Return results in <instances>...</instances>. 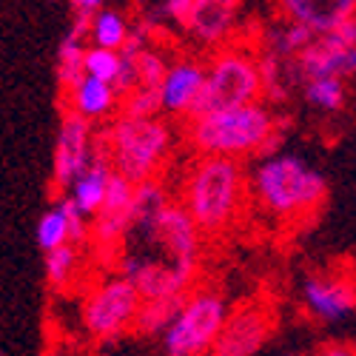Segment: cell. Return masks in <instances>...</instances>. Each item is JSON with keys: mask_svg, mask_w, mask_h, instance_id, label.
I'll use <instances>...</instances> for the list:
<instances>
[{"mask_svg": "<svg viewBox=\"0 0 356 356\" xmlns=\"http://www.w3.org/2000/svg\"><path fill=\"white\" fill-rule=\"evenodd\" d=\"M243 23V3L236 0H197L186 32H191L205 46H231L236 29Z\"/></svg>", "mask_w": 356, "mask_h": 356, "instance_id": "16", "label": "cell"}, {"mask_svg": "<svg viewBox=\"0 0 356 356\" xmlns=\"http://www.w3.org/2000/svg\"><path fill=\"white\" fill-rule=\"evenodd\" d=\"M202 88H205V63L194 60V57H177V60H171L165 80L160 86L163 114L188 120L202 97Z\"/></svg>", "mask_w": 356, "mask_h": 356, "instance_id": "15", "label": "cell"}, {"mask_svg": "<svg viewBox=\"0 0 356 356\" xmlns=\"http://www.w3.org/2000/svg\"><path fill=\"white\" fill-rule=\"evenodd\" d=\"M80 268V248L74 245H66V248H57L51 254H46V280L54 291L66 288L74 274Z\"/></svg>", "mask_w": 356, "mask_h": 356, "instance_id": "25", "label": "cell"}, {"mask_svg": "<svg viewBox=\"0 0 356 356\" xmlns=\"http://www.w3.org/2000/svg\"><path fill=\"white\" fill-rule=\"evenodd\" d=\"M123 277L134 282L143 302H154V300H180V296H188L197 274L177 268L168 259L129 257L123 262Z\"/></svg>", "mask_w": 356, "mask_h": 356, "instance_id": "13", "label": "cell"}, {"mask_svg": "<svg viewBox=\"0 0 356 356\" xmlns=\"http://www.w3.org/2000/svg\"><path fill=\"white\" fill-rule=\"evenodd\" d=\"M171 145L174 131L171 123L163 117H157V120H131V117L117 114L106 126L97 152L111 163L117 174L140 186L145 180H157V171L168 160Z\"/></svg>", "mask_w": 356, "mask_h": 356, "instance_id": "4", "label": "cell"}, {"mask_svg": "<svg viewBox=\"0 0 356 356\" xmlns=\"http://www.w3.org/2000/svg\"><path fill=\"white\" fill-rule=\"evenodd\" d=\"M0 356H9V353H3V350H0Z\"/></svg>", "mask_w": 356, "mask_h": 356, "instance_id": "34", "label": "cell"}, {"mask_svg": "<svg viewBox=\"0 0 356 356\" xmlns=\"http://www.w3.org/2000/svg\"><path fill=\"white\" fill-rule=\"evenodd\" d=\"M280 356H311V353H302V350H285V353H280Z\"/></svg>", "mask_w": 356, "mask_h": 356, "instance_id": "32", "label": "cell"}, {"mask_svg": "<svg viewBox=\"0 0 356 356\" xmlns=\"http://www.w3.org/2000/svg\"><path fill=\"white\" fill-rule=\"evenodd\" d=\"M228 305L220 291L197 288L186 296L183 308L177 311L174 322L163 334V353L165 356H211L225 319Z\"/></svg>", "mask_w": 356, "mask_h": 356, "instance_id": "6", "label": "cell"}, {"mask_svg": "<svg viewBox=\"0 0 356 356\" xmlns=\"http://www.w3.org/2000/svg\"><path fill=\"white\" fill-rule=\"evenodd\" d=\"M120 69H123L120 51H108V49H97V46L86 49V77L108 83V86H117Z\"/></svg>", "mask_w": 356, "mask_h": 356, "instance_id": "26", "label": "cell"}, {"mask_svg": "<svg viewBox=\"0 0 356 356\" xmlns=\"http://www.w3.org/2000/svg\"><path fill=\"white\" fill-rule=\"evenodd\" d=\"M120 103H123V97L114 86L83 77L69 92V108L66 111L83 117L88 123H97V120H108L111 114L120 111Z\"/></svg>", "mask_w": 356, "mask_h": 356, "instance_id": "19", "label": "cell"}, {"mask_svg": "<svg viewBox=\"0 0 356 356\" xmlns=\"http://www.w3.org/2000/svg\"><path fill=\"white\" fill-rule=\"evenodd\" d=\"M134 194H137V186L114 171L108 197L103 202L100 214L92 220V243L97 248H117L123 236L129 231H134V225H137Z\"/></svg>", "mask_w": 356, "mask_h": 356, "instance_id": "14", "label": "cell"}, {"mask_svg": "<svg viewBox=\"0 0 356 356\" xmlns=\"http://www.w3.org/2000/svg\"><path fill=\"white\" fill-rule=\"evenodd\" d=\"M131 32H134V26L129 23V17L120 9L103 6V12L92 20V29H88V46L123 51V46L131 40Z\"/></svg>", "mask_w": 356, "mask_h": 356, "instance_id": "20", "label": "cell"}, {"mask_svg": "<svg viewBox=\"0 0 356 356\" xmlns=\"http://www.w3.org/2000/svg\"><path fill=\"white\" fill-rule=\"evenodd\" d=\"M302 100L319 114H339L348 103V83L337 77H316L302 83Z\"/></svg>", "mask_w": 356, "mask_h": 356, "instance_id": "22", "label": "cell"}, {"mask_svg": "<svg viewBox=\"0 0 356 356\" xmlns=\"http://www.w3.org/2000/svg\"><path fill=\"white\" fill-rule=\"evenodd\" d=\"M186 296L180 300H154V302H143L137 322H134V334L140 337H163L168 331V325L174 322L177 311L183 308Z\"/></svg>", "mask_w": 356, "mask_h": 356, "instance_id": "24", "label": "cell"}, {"mask_svg": "<svg viewBox=\"0 0 356 356\" xmlns=\"http://www.w3.org/2000/svg\"><path fill=\"white\" fill-rule=\"evenodd\" d=\"M103 12V3L100 0H72L69 3V15H72V26L69 32L88 40V29H92V20Z\"/></svg>", "mask_w": 356, "mask_h": 356, "instance_id": "29", "label": "cell"}, {"mask_svg": "<svg viewBox=\"0 0 356 356\" xmlns=\"http://www.w3.org/2000/svg\"><path fill=\"white\" fill-rule=\"evenodd\" d=\"M120 114L131 117V120H157L163 114V103H160V92L154 88H143L137 86L131 95L123 97L120 103Z\"/></svg>", "mask_w": 356, "mask_h": 356, "instance_id": "27", "label": "cell"}, {"mask_svg": "<svg viewBox=\"0 0 356 356\" xmlns=\"http://www.w3.org/2000/svg\"><path fill=\"white\" fill-rule=\"evenodd\" d=\"M35 236H38V245H40L43 254H51L57 248L72 245V222H69V214H66V209L60 202H54L51 209H46L40 214Z\"/></svg>", "mask_w": 356, "mask_h": 356, "instance_id": "23", "label": "cell"}, {"mask_svg": "<svg viewBox=\"0 0 356 356\" xmlns=\"http://www.w3.org/2000/svg\"><path fill=\"white\" fill-rule=\"evenodd\" d=\"M300 300L316 322H345L356 314V277L348 271L308 274L300 285Z\"/></svg>", "mask_w": 356, "mask_h": 356, "instance_id": "11", "label": "cell"}, {"mask_svg": "<svg viewBox=\"0 0 356 356\" xmlns=\"http://www.w3.org/2000/svg\"><path fill=\"white\" fill-rule=\"evenodd\" d=\"M194 3H197V0H165V3L157 6V15H163L160 20H171V23H177L180 29H186L188 20H191Z\"/></svg>", "mask_w": 356, "mask_h": 356, "instance_id": "30", "label": "cell"}, {"mask_svg": "<svg viewBox=\"0 0 356 356\" xmlns=\"http://www.w3.org/2000/svg\"><path fill=\"white\" fill-rule=\"evenodd\" d=\"M311 356H356V345L353 342H325Z\"/></svg>", "mask_w": 356, "mask_h": 356, "instance_id": "31", "label": "cell"}, {"mask_svg": "<svg viewBox=\"0 0 356 356\" xmlns=\"http://www.w3.org/2000/svg\"><path fill=\"white\" fill-rule=\"evenodd\" d=\"M168 60L165 54L157 51V49H143L140 57H137V86L143 88H154V92H160V86L165 80V72H168Z\"/></svg>", "mask_w": 356, "mask_h": 356, "instance_id": "28", "label": "cell"}, {"mask_svg": "<svg viewBox=\"0 0 356 356\" xmlns=\"http://www.w3.org/2000/svg\"><path fill=\"white\" fill-rule=\"evenodd\" d=\"M296 72L302 83L316 77H337L348 83V77L356 74V17L331 35L314 38V43L296 57Z\"/></svg>", "mask_w": 356, "mask_h": 356, "instance_id": "10", "label": "cell"}, {"mask_svg": "<svg viewBox=\"0 0 356 356\" xmlns=\"http://www.w3.org/2000/svg\"><path fill=\"white\" fill-rule=\"evenodd\" d=\"M140 305L143 300L131 280H126L123 274L108 277L86 293L80 308L83 328L97 342H114L123 334L134 331Z\"/></svg>", "mask_w": 356, "mask_h": 356, "instance_id": "7", "label": "cell"}, {"mask_svg": "<svg viewBox=\"0 0 356 356\" xmlns=\"http://www.w3.org/2000/svg\"><path fill=\"white\" fill-rule=\"evenodd\" d=\"M262 69H259V51L243 43L222 46L211 54L205 63V88L194 108V117L222 108H240L251 103H262Z\"/></svg>", "mask_w": 356, "mask_h": 356, "instance_id": "5", "label": "cell"}, {"mask_svg": "<svg viewBox=\"0 0 356 356\" xmlns=\"http://www.w3.org/2000/svg\"><path fill=\"white\" fill-rule=\"evenodd\" d=\"M248 197V174L243 163L197 157L183 177L180 205L202 234H222L240 220Z\"/></svg>", "mask_w": 356, "mask_h": 356, "instance_id": "3", "label": "cell"}, {"mask_svg": "<svg viewBox=\"0 0 356 356\" xmlns=\"http://www.w3.org/2000/svg\"><path fill=\"white\" fill-rule=\"evenodd\" d=\"M134 231L143 234L148 243L160 245V251L165 254V259L171 265L197 274L202 231L197 228V222L191 220V214L180 202H165L157 214L137 222Z\"/></svg>", "mask_w": 356, "mask_h": 356, "instance_id": "8", "label": "cell"}, {"mask_svg": "<svg viewBox=\"0 0 356 356\" xmlns=\"http://www.w3.org/2000/svg\"><path fill=\"white\" fill-rule=\"evenodd\" d=\"M248 194L265 217L300 225L322 209L328 197V180L302 154L277 148L274 154L254 163L248 174Z\"/></svg>", "mask_w": 356, "mask_h": 356, "instance_id": "1", "label": "cell"}, {"mask_svg": "<svg viewBox=\"0 0 356 356\" xmlns=\"http://www.w3.org/2000/svg\"><path fill=\"white\" fill-rule=\"evenodd\" d=\"M111 177H114V168H111V163L97 152V157H95V163L88 165L77 180L72 183V188L63 194V197H69L74 205H77V211L83 214V217H88V220H95L97 214H100V209H103V202H106V197H108V186H111Z\"/></svg>", "mask_w": 356, "mask_h": 356, "instance_id": "18", "label": "cell"}, {"mask_svg": "<svg viewBox=\"0 0 356 356\" xmlns=\"http://www.w3.org/2000/svg\"><path fill=\"white\" fill-rule=\"evenodd\" d=\"M277 15L322 38L356 17V0H285L277 6Z\"/></svg>", "mask_w": 356, "mask_h": 356, "instance_id": "17", "label": "cell"}, {"mask_svg": "<svg viewBox=\"0 0 356 356\" xmlns=\"http://www.w3.org/2000/svg\"><path fill=\"white\" fill-rule=\"evenodd\" d=\"M86 49L88 40L66 32V38L60 40V49H57V83H60L63 95H69L72 88L86 77Z\"/></svg>", "mask_w": 356, "mask_h": 356, "instance_id": "21", "label": "cell"}, {"mask_svg": "<svg viewBox=\"0 0 356 356\" xmlns=\"http://www.w3.org/2000/svg\"><path fill=\"white\" fill-rule=\"evenodd\" d=\"M274 331V311L265 302L236 305L211 350V356H257Z\"/></svg>", "mask_w": 356, "mask_h": 356, "instance_id": "12", "label": "cell"}, {"mask_svg": "<svg viewBox=\"0 0 356 356\" xmlns=\"http://www.w3.org/2000/svg\"><path fill=\"white\" fill-rule=\"evenodd\" d=\"M46 356H69V353H66V350H49Z\"/></svg>", "mask_w": 356, "mask_h": 356, "instance_id": "33", "label": "cell"}, {"mask_svg": "<svg viewBox=\"0 0 356 356\" xmlns=\"http://www.w3.org/2000/svg\"><path fill=\"white\" fill-rule=\"evenodd\" d=\"M95 157L97 152H95L92 123L72 111H63L57 140H54V157H51V188L63 197L77 177L95 163Z\"/></svg>", "mask_w": 356, "mask_h": 356, "instance_id": "9", "label": "cell"}, {"mask_svg": "<svg viewBox=\"0 0 356 356\" xmlns=\"http://www.w3.org/2000/svg\"><path fill=\"white\" fill-rule=\"evenodd\" d=\"M280 120L268 103L209 111L188 120V143L200 157H225L243 163L245 157H265L277 152Z\"/></svg>", "mask_w": 356, "mask_h": 356, "instance_id": "2", "label": "cell"}]
</instances>
